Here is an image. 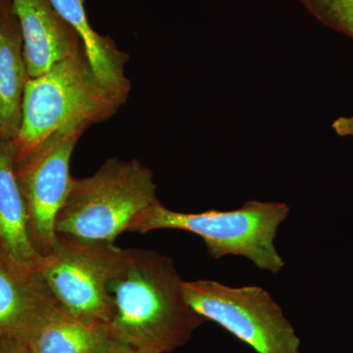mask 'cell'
<instances>
[{"label":"cell","instance_id":"16","mask_svg":"<svg viewBox=\"0 0 353 353\" xmlns=\"http://www.w3.org/2000/svg\"><path fill=\"white\" fill-rule=\"evenodd\" d=\"M0 353H31L25 343L16 339H0Z\"/></svg>","mask_w":353,"mask_h":353},{"label":"cell","instance_id":"4","mask_svg":"<svg viewBox=\"0 0 353 353\" xmlns=\"http://www.w3.org/2000/svg\"><path fill=\"white\" fill-rule=\"evenodd\" d=\"M157 192L152 171L139 160L111 158L94 175L74 178L55 230L83 240L115 243L139 212L159 201Z\"/></svg>","mask_w":353,"mask_h":353},{"label":"cell","instance_id":"8","mask_svg":"<svg viewBox=\"0 0 353 353\" xmlns=\"http://www.w3.org/2000/svg\"><path fill=\"white\" fill-rule=\"evenodd\" d=\"M59 309L38 270L25 268L0 252V339L26 343Z\"/></svg>","mask_w":353,"mask_h":353},{"label":"cell","instance_id":"12","mask_svg":"<svg viewBox=\"0 0 353 353\" xmlns=\"http://www.w3.org/2000/svg\"><path fill=\"white\" fill-rule=\"evenodd\" d=\"M58 14L78 34L92 71L102 87L119 105L126 103L131 82L125 73L129 55L118 48L108 37L101 36L88 23L87 0H50Z\"/></svg>","mask_w":353,"mask_h":353},{"label":"cell","instance_id":"11","mask_svg":"<svg viewBox=\"0 0 353 353\" xmlns=\"http://www.w3.org/2000/svg\"><path fill=\"white\" fill-rule=\"evenodd\" d=\"M24 39L11 0H0V137L13 139L22 121L29 80Z\"/></svg>","mask_w":353,"mask_h":353},{"label":"cell","instance_id":"6","mask_svg":"<svg viewBox=\"0 0 353 353\" xmlns=\"http://www.w3.org/2000/svg\"><path fill=\"white\" fill-rule=\"evenodd\" d=\"M190 307L217 323L257 353H301V340L282 308L256 285L232 288L216 281L183 282Z\"/></svg>","mask_w":353,"mask_h":353},{"label":"cell","instance_id":"9","mask_svg":"<svg viewBox=\"0 0 353 353\" xmlns=\"http://www.w3.org/2000/svg\"><path fill=\"white\" fill-rule=\"evenodd\" d=\"M24 39L29 78L78 52L82 41L75 30L58 14L50 0H11Z\"/></svg>","mask_w":353,"mask_h":353},{"label":"cell","instance_id":"2","mask_svg":"<svg viewBox=\"0 0 353 353\" xmlns=\"http://www.w3.org/2000/svg\"><path fill=\"white\" fill-rule=\"evenodd\" d=\"M119 108L97 80L85 50L81 48L26 83L20 129L11 139L15 163L64 127L77 122L88 126L103 122Z\"/></svg>","mask_w":353,"mask_h":353},{"label":"cell","instance_id":"13","mask_svg":"<svg viewBox=\"0 0 353 353\" xmlns=\"http://www.w3.org/2000/svg\"><path fill=\"white\" fill-rule=\"evenodd\" d=\"M108 327L79 319L61 308L31 334V353H97L108 339Z\"/></svg>","mask_w":353,"mask_h":353},{"label":"cell","instance_id":"10","mask_svg":"<svg viewBox=\"0 0 353 353\" xmlns=\"http://www.w3.org/2000/svg\"><path fill=\"white\" fill-rule=\"evenodd\" d=\"M0 252L37 270L43 256L32 245L27 206L17 175L11 139L0 137Z\"/></svg>","mask_w":353,"mask_h":353},{"label":"cell","instance_id":"1","mask_svg":"<svg viewBox=\"0 0 353 353\" xmlns=\"http://www.w3.org/2000/svg\"><path fill=\"white\" fill-rule=\"evenodd\" d=\"M173 260L152 250H122L109 283L114 314L109 336L139 353H171L190 341L205 318L185 301Z\"/></svg>","mask_w":353,"mask_h":353},{"label":"cell","instance_id":"17","mask_svg":"<svg viewBox=\"0 0 353 353\" xmlns=\"http://www.w3.org/2000/svg\"><path fill=\"white\" fill-rule=\"evenodd\" d=\"M332 128L338 136L353 138V117L338 118L334 121Z\"/></svg>","mask_w":353,"mask_h":353},{"label":"cell","instance_id":"5","mask_svg":"<svg viewBox=\"0 0 353 353\" xmlns=\"http://www.w3.org/2000/svg\"><path fill=\"white\" fill-rule=\"evenodd\" d=\"M58 243L38 267L58 305L85 321L108 327L114 314L109 283L123 248L108 241L57 234Z\"/></svg>","mask_w":353,"mask_h":353},{"label":"cell","instance_id":"14","mask_svg":"<svg viewBox=\"0 0 353 353\" xmlns=\"http://www.w3.org/2000/svg\"><path fill=\"white\" fill-rule=\"evenodd\" d=\"M323 25L353 39V0H299Z\"/></svg>","mask_w":353,"mask_h":353},{"label":"cell","instance_id":"3","mask_svg":"<svg viewBox=\"0 0 353 353\" xmlns=\"http://www.w3.org/2000/svg\"><path fill=\"white\" fill-rule=\"evenodd\" d=\"M290 209L281 202L250 201L231 211L183 213L165 208L159 201L139 212L128 232L145 234L154 230H181L201 236L211 257L243 256L257 268L278 273L284 259L275 246L279 226Z\"/></svg>","mask_w":353,"mask_h":353},{"label":"cell","instance_id":"15","mask_svg":"<svg viewBox=\"0 0 353 353\" xmlns=\"http://www.w3.org/2000/svg\"><path fill=\"white\" fill-rule=\"evenodd\" d=\"M97 353H139L136 350H132L129 345L121 343V341L108 336L104 343H102L101 348Z\"/></svg>","mask_w":353,"mask_h":353},{"label":"cell","instance_id":"7","mask_svg":"<svg viewBox=\"0 0 353 353\" xmlns=\"http://www.w3.org/2000/svg\"><path fill=\"white\" fill-rule=\"evenodd\" d=\"M88 127L81 122L64 127L51 134L36 152L15 163L27 206L30 236L41 256L50 254L57 245L55 222L74 181L70 162Z\"/></svg>","mask_w":353,"mask_h":353}]
</instances>
